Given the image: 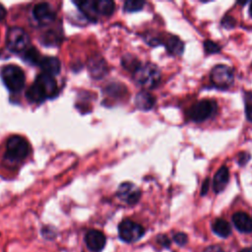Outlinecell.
Here are the masks:
<instances>
[{
    "mask_svg": "<svg viewBox=\"0 0 252 252\" xmlns=\"http://www.w3.org/2000/svg\"><path fill=\"white\" fill-rule=\"evenodd\" d=\"M6 16V9L4 8V6L2 4H0V21L3 20Z\"/></svg>",
    "mask_w": 252,
    "mask_h": 252,
    "instance_id": "obj_31",
    "label": "cell"
},
{
    "mask_svg": "<svg viewBox=\"0 0 252 252\" xmlns=\"http://www.w3.org/2000/svg\"><path fill=\"white\" fill-rule=\"evenodd\" d=\"M85 241L88 248L93 252H100L106 243L105 235L96 229H91L85 236Z\"/></svg>",
    "mask_w": 252,
    "mask_h": 252,
    "instance_id": "obj_11",
    "label": "cell"
},
{
    "mask_svg": "<svg viewBox=\"0 0 252 252\" xmlns=\"http://www.w3.org/2000/svg\"><path fill=\"white\" fill-rule=\"evenodd\" d=\"M94 7L97 15L110 16L114 11L115 4L111 0H98L94 1Z\"/></svg>",
    "mask_w": 252,
    "mask_h": 252,
    "instance_id": "obj_18",
    "label": "cell"
},
{
    "mask_svg": "<svg viewBox=\"0 0 252 252\" xmlns=\"http://www.w3.org/2000/svg\"><path fill=\"white\" fill-rule=\"evenodd\" d=\"M216 101L211 99H202L194 103L188 110L189 118L195 122H202L212 117L217 112Z\"/></svg>",
    "mask_w": 252,
    "mask_h": 252,
    "instance_id": "obj_4",
    "label": "cell"
},
{
    "mask_svg": "<svg viewBox=\"0 0 252 252\" xmlns=\"http://www.w3.org/2000/svg\"><path fill=\"white\" fill-rule=\"evenodd\" d=\"M208 188H209V178H206L203 182L202 185V190H201V195H205L208 192Z\"/></svg>",
    "mask_w": 252,
    "mask_h": 252,
    "instance_id": "obj_30",
    "label": "cell"
},
{
    "mask_svg": "<svg viewBox=\"0 0 252 252\" xmlns=\"http://www.w3.org/2000/svg\"><path fill=\"white\" fill-rule=\"evenodd\" d=\"M144 227L130 220H122L118 225V234L124 242H135L144 235Z\"/></svg>",
    "mask_w": 252,
    "mask_h": 252,
    "instance_id": "obj_6",
    "label": "cell"
},
{
    "mask_svg": "<svg viewBox=\"0 0 252 252\" xmlns=\"http://www.w3.org/2000/svg\"><path fill=\"white\" fill-rule=\"evenodd\" d=\"M234 79L233 71L226 65H217L212 69L211 81L218 88H228Z\"/></svg>",
    "mask_w": 252,
    "mask_h": 252,
    "instance_id": "obj_7",
    "label": "cell"
},
{
    "mask_svg": "<svg viewBox=\"0 0 252 252\" xmlns=\"http://www.w3.org/2000/svg\"><path fill=\"white\" fill-rule=\"evenodd\" d=\"M234 24H235V21L232 17L230 16H225L222 21H221V25L226 28V29H230L232 27H234Z\"/></svg>",
    "mask_w": 252,
    "mask_h": 252,
    "instance_id": "obj_26",
    "label": "cell"
},
{
    "mask_svg": "<svg viewBox=\"0 0 252 252\" xmlns=\"http://www.w3.org/2000/svg\"><path fill=\"white\" fill-rule=\"evenodd\" d=\"M1 78L7 89L12 92L21 91L26 82L24 71L16 65H7L2 68Z\"/></svg>",
    "mask_w": 252,
    "mask_h": 252,
    "instance_id": "obj_3",
    "label": "cell"
},
{
    "mask_svg": "<svg viewBox=\"0 0 252 252\" xmlns=\"http://www.w3.org/2000/svg\"><path fill=\"white\" fill-rule=\"evenodd\" d=\"M239 252H252V246H251V247H248V248H244V249H242V250L239 251Z\"/></svg>",
    "mask_w": 252,
    "mask_h": 252,
    "instance_id": "obj_32",
    "label": "cell"
},
{
    "mask_svg": "<svg viewBox=\"0 0 252 252\" xmlns=\"http://www.w3.org/2000/svg\"><path fill=\"white\" fill-rule=\"evenodd\" d=\"M155 97L147 92H140L135 97V104L141 110H150L155 104Z\"/></svg>",
    "mask_w": 252,
    "mask_h": 252,
    "instance_id": "obj_15",
    "label": "cell"
},
{
    "mask_svg": "<svg viewBox=\"0 0 252 252\" xmlns=\"http://www.w3.org/2000/svg\"><path fill=\"white\" fill-rule=\"evenodd\" d=\"M117 196L123 202L129 205H134L139 201L141 197V191L134 183L124 182L118 187Z\"/></svg>",
    "mask_w": 252,
    "mask_h": 252,
    "instance_id": "obj_8",
    "label": "cell"
},
{
    "mask_svg": "<svg viewBox=\"0 0 252 252\" xmlns=\"http://www.w3.org/2000/svg\"><path fill=\"white\" fill-rule=\"evenodd\" d=\"M76 4L83 14L90 20H95L98 16L94 7V1H80L76 2Z\"/></svg>",
    "mask_w": 252,
    "mask_h": 252,
    "instance_id": "obj_19",
    "label": "cell"
},
{
    "mask_svg": "<svg viewBox=\"0 0 252 252\" xmlns=\"http://www.w3.org/2000/svg\"><path fill=\"white\" fill-rule=\"evenodd\" d=\"M204 252H224L222 250V248L219 245H213V246H209L206 248V250Z\"/></svg>",
    "mask_w": 252,
    "mask_h": 252,
    "instance_id": "obj_29",
    "label": "cell"
},
{
    "mask_svg": "<svg viewBox=\"0 0 252 252\" xmlns=\"http://www.w3.org/2000/svg\"><path fill=\"white\" fill-rule=\"evenodd\" d=\"M39 67L44 74L53 77L59 74L61 69V63L56 57H43L39 63Z\"/></svg>",
    "mask_w": 252,
    "mask_h": 252,
    "instance_id": "obj_13",
    "label": "cell"
},
{
    "mask_svg": "<svg viewBox=\"0 0 252 252\" xmlns=\"http://www.w3.org/2000/svg\"><path fill=\"white\" fill-rule=\"evenodd\" d=\"M32 13L34 19L41 25L51 24L56 17L55 11L53 10L52 6L45 2L36 4L32 10Z\"/></svg>",
    "mask_w": 252,
    "mask_h": 252,
    "instance_id": "obj_9",
    "label": "cell"
},
{
    "mask_svg": "<svg viewBox=\"0 0 252 252\" xmlns=\"http://www.w3.org/2000/svg\"><path fill=\"white\" fill-rule=\"evenodd\" d=\"M163 44L165 45L167 51L173 55H180L183 52V42L177 36L169 35L165 38Z\"/></svg>",
    "mask_w": 252,
    "mask_h": 252,
    "instance_id": "obj_16",
    "label": "cell"
},
{
    "mask_svg": "<svg viewBox=\"0 0 252 252\" xmlns=\"http://www.w3.org/2000/svg\"><path fill=\"white\" fill-rule=\"evenodd\" d=\"M174 241L179 245H184L187 242V235L183 232H177L173 236Z\"/></svg>",
    "mask_w": 252,
    "mask_h": 252,
    "instance_id": "obj_25",
    "label": "cell"
},
{
    "mask_svg": "<svg viewBox=\"0 0 252 252\" xmlns=\"http://www.w3.org/2000/svg\"><path fill=\"white\" fill-rule=\"evenodd\" d=\"M249 14H250V16L252 17V2H251V4H250V7H249Z\"/></svg>",
    "mask_w": 252,
    "mask_h": 252,
    "instance_id": "obj_33",
    "label": "cell"
},
{
    "mask_svg": "<svg viewBox=\"0 0 252 252\" xmlns=\"http://www.w3.org/2000/svg\"><path fill=\"white\" fill-rule=\"evenodd\" d=\"M212 229L220 237H227L231 232L230 224L223 219H217L212 224Z\"/></svg>",
    "mask_w": 252,
    "mask_h": 252,
    "instance_id": "obj_17",
    "label": "cell"
},
{
    "mask_svg": "<svg viewBox=\"0 0 252 252\" xmlns=\"http://www.w3.org/2000/svg\"><path fill=\"white\" fill-rule=\"evenodd\" d=\"M23 59L30 63V64H32V65H35V64H38L40 63L41 61V57H40V54L38 52L37 49H35L34 47L31 46V47H28L24 53H23Z\"/></svg>",
    "mask_w": 252,
    "mask_h": 252,
    "instance_id": "obj_22",
    "label": "cell"
},
{
    "mask_svg": "<svg viewBox=\"0 0 252 252\" xmlns=\"http://www.w3.org/2000/svg\"><path fill=\"white\" fill-rule=\"evenodd\" d=\"M238 163L240 164V165H244L248 160H249V158H250V155L248 154V153H246V152H242V153H240L239 155H238Z\"/></svg>",
    "mask_w": 252,
    "mask_h": 252,
    "instance_id": "obj_27",
    "label": "cell"
},
{
    "mask_svg": "<svg viewBox=\"0 0 252 252\" xmlns=\"http://www.w3.org/2000/svg\"><path fill=\"white\" fill-rule=\"evenodd\" d=\"M232 221L235 227L244 233L252 231V220L244 212H237L232 216Z\"/></svg>",
    "mask_w": 252,
    "mask_h": 252,
    "instance_id": "obj_12",
    "label": "cell"
},
{
    "mask_svg": "<svg viewBox=\"0 0 252 252\" xmlns=\"http://www.w3.org/2000/svg\"><path fill=\"white\" fill-rule=\"evenodd\" d=\"M6 42L8 48L16 53L24 52L30 43V37L28 33L21 28H11L7 32Z\"/></svg>",
    "mask_w": 252,
    "mask_h": 252,
    "instance_id": "obj_5",
    "label": "cell"
},
{
    "mask_svg": "<svg viewBox=\"0 0 252 252\" xmlns=\"http://www.w3.org/2000/svg\"><path fill=\"white\" fill-rule=\"evenodd\" d=\"M228 179H229V172L227 167L221 166L215 174V177L213 180V188L215 192L216 193L221 192L225 188L228 182Z\"/></svg>",
    "mask_w": 252,
    "mask_h": 252,
    "instance_id": "obj_14",
    "label": "cell"
},
{
    "mask_svg": "<svg viewBox=\"0 0 252 252\" xmlns=\"http://www.w3.org/2000/svg\"><path fill=\"white\" fill-rule=\"evenodd\" d=\"M246 117L249 121H252V101L246 100Z\"/></svg>",
    "mask_w": 252,
    "mask_h": 252,
    "instance_id": "obj_28",
    "label": "cell"
},
{
    "mask_svg": "<svg viewBox=\"0 0 252 252\" xmlns=\"http://www.w3.org/2000/svg\"><path fill=\"white\" fill-rule=\"evenodd\" d=\"M204 49L207 53H218L220 50V47L212 40H206L204 42Z\"/></svg>",
    "mask_w": 252,
    "mask_h": 252,
    "instance_id": "obj_24",
    "label": "cell"
},
{
    "mask_svg": "<svg viewBox=\"0 0 252 252\" xmlns=\"http://www.w3.org/2000/svg\"><path fill=\"white\" fill-rule=\"evenodd\" d=\"M27 98L32 103H40L46 99L45 95L39 90V88L33 83L26 93Z\"/></svg>",
    "mask_w": 252,
    "mask_h": 252,
    "instance_id": "obj_20",
    "label": "cell"
},
{
    "mask_svg": "<svg viewBox=\"0 0 252 252\" xmlns=\"http://www.w3.org/2000/svg\"><path fill=\"white\" fill-rule=\"evenodd\" d=\"M134 79L140 86L147 89H153L157 87L160 81V72L156 65L146 63L139 65L135 69Z\"/></svg>",
    "mask_w": 252,
    "mask_h": 252,
    "instance_id": "obj_2",
    "label": "cell"
},
{
    "mask_svg": "<svg viewBox=\"0 0 252 252\" xmlns=\"http://www.w3.org/2000/svg\"><path fill=\"white\" fill-rule=\"evenodd\" d=\"M34 84L39 88V90L42 92V94L45 95L46 98L53 97L58 92L57 83L54 80V78L50 75H47L44 73L39 74L36 77Z\"/></svg>",
    "mask_w": 252,
    "mask_h": 252,
    "instance_id": "obj_10",
    "label": "cell"
},
{
    "mask_svg": "<svg viewBox=\"0 0 252 252\" xmlns=\"http://www.w3.org/2000/svg\"><path fill=\"white\" fill-rule=\"evenodd\" d=\"M89 70L93 77L94 78H100L105 74V64L101 60L99 61V58L92 59V61L89 64Z\"/></svg>",
    "mask_w": 252,
    "mask_h": 252,
    "instance_id": "obj_21",
    "label": "cell"
},
{
    "mask_svg": "<svg viewBox=\"0 0 252 252\" xmlns=\"http://www.w3.org/2000/svg\"><path fill=\"white\" fill-rule=\"evenodd\" d=\"M5 161L9 164H15L25 159L30 154V145L27 140L19 135L11 136L7 140Z\"/></svg>",
    "mask_w": 252,
    "mask_h": 252,
    "instance_id": "obj_1",
    "label": "cell"
},
{
    "mask_svg": "<svg viewBox=\"0 0 252 252\" xmlns=\"http://www.w3.org/2000/svg\"><path fill=\"white\" fill-rule=\"evenodd\" d=\"M144 5L145 2L141 0H128L124 3V9L127 12H137L140 11Z\"/></svg>",
    "mask_w": 252,
    "mask_h": 252,
    "instance_id": "obj_23",
    "label": "cell"
}]
</instances>
